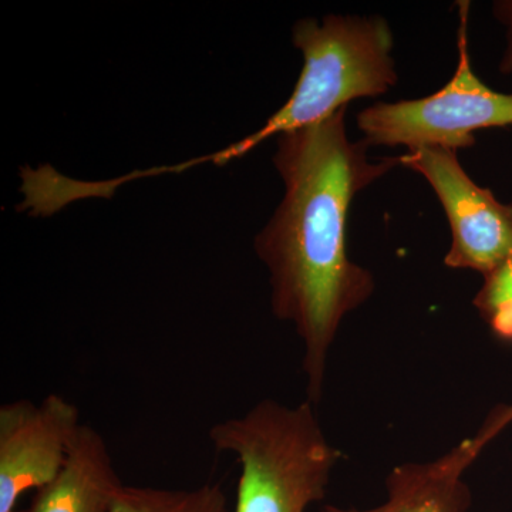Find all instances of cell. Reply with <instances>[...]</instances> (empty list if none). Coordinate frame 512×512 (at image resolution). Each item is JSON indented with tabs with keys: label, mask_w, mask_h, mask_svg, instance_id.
<instances>
[{
	"label": "cell",
	"mask_w": 512,
	"mask_h": 512,
	"mask_svg": "<svg viewBox=\"0 0 512 512\" xmlns=\"http://www.w3.org/2000/svg\"><path fill=\"white\" fill-rule=\"evenodd\" d=\"M476 439L460 441L427 463H404L386 478L387 497L367 510L325 505L320 512H468L473 504L464 474L481 453Z\"/></svg>",
	"instance_id": "7"
},
{
	"label": "cell",
	"mask_w": 512,
	"mask_h": 512,
	"mask_svg": "<svg viewBox=\"0 0 512 512\" xmlns=\"http://www.w3.org/2000/svg\"><path fill=\"white\" fill-rule=\"evenodd\" d=\"M346 109L315 126L278 138L276 170L285 197L255 238L271 274L272 312L292 322L302 340L308 402L318 406L330 348L343 319L375 292L372 272L348 252L350 205L360 191L402 165V157L372 161L365 138L352 141Z\"/></svg>",
	"instance_id": "1"
},
{
	"label": "cell",
	"mask_w": 512,
	"mask_h": 512,
	"mask_svg": "<svg viewBox=\"0 0 512 512\" xmlns=\"http://www.w3.org/2000/svg\"><path fill=\"white\" fill-rule=\"evenodd\" d=\"M473 305L498 339L512 342V254L484 275Z\"/></svg>",
	"instance_id": "10"
},
{
	"label": "cell",
	"mask_w": 512,
	"mask_h": 512,
	"mask_svg": "<svg viewBox=\"0 0 512 512\" xmlns=\"http://www.w3.org/2000/svg\"><path fill=\"white\" fill-rule=\"evenodd\" d=\"M315 407L264 400L211 427L212 446L237 457L241 468L232 512H306L325 500L340 451Z\"/></svg>",
	"instance_id": "3"
},
{
	"label": "cell",
	"mask_w": 512,
	"mask_h": 512,
	"mask_svg": "<svg viewBox=\"0 0 512 512\" xmlns=\"http://www.w3.org/2000/svg\"><path fill=\"white\" fill-rule=\"evenodd\" d=\"M512 421V406L511 407H503V409L495 410L493 416H490V419L487 420V423L484 424L483 429L478 431L476 436V440L480 443L481 447L487 446L491 440L500 433L501 430L504 429L505 426H508Z\"/></svg>",
	"instance_id": "12"
},
{
	"label": "cell",
	"mask_w": 512,
	"mask_h": 512,
	"mask_svg": "<svg viewBox=\"0 0 512 512\" xmlns=\"http://www.w3.org/2000/svg\"><path fill=\"white\" fill-rule=\"evenodd\" d=\"M303 56L302 72L284 106L244 140L212 156L192 160L227 164L254 150L266 138L282 136L329 119L350 101L379 97L397 83L394 39L380 16L329 15L318 22L302 19L292 33Z\"/></svg>",
	"instance_id": "2"
},
{
	"label": "cell",
	"mask_w": 512,
	"mask_h": 512,
	"mask_svg": "<svg viewBox=\"0 0 512 512\" xmlns=\"http://www.w3.org/2000/svg\"><path fill=\"white\" fill-rule=\"evenodd\" d=\"M123 487L103 436L83 424L62 470L22 512H110Z\"/></svg>",
	"instance_id": "8"
},
{
	"label": "cell",
	"mask_w": 512,
	"mask_h": 512,
	"mask_svg": "<svg viewBox=\"0 0 512 512\" xmlns=\"http://www.w3.org/2000/svg\"><path fill=\"white\" fill-rule=\"evenodd\" d=\"M467 15L468 3H461L457 69L443 89L416 100L382 101L357 116L370 146L457 151L476 144V131L512 126V94L491 89L471 69Z\"/></svg>",
	"instance_id": "4"
},
{
	"label": "cell",
	"mask_w": 512,
	"mask_h": 512,
	"mask_svg": "<svg viewBox=\"0 0 512 512\" xmlns=\"http://www.w3.org/2000/svg\"><path fill=\"white\" fill-rule=\"evenodd\" d=\"M82 426L79 409L55 393L0 407V512L59 474Z\"/></svg>",
	"instance_id": "6"
},
{
	"label": "cell",
	"mask_w": 512,
	"mask_h": 512,
	"mask_svg": "<svg viewBox=\"0 0 512 512\" xmlns=\"http://www.w3.org/2000/svg\"><path fill=\"white\" fill-rule=\"evenodd\" d=\"M110 512H231L218 484L188 490L124 485Z\"/></svg>",
	"instance_id": "9"
},
{
	"label": "cell",
	"mask_w": 512,
	"mask_h": 512,
	"mask_svg": "<svg viewBox=\"0 0 512 512\" xmlns=\"http://www.w3.org/2000/svg\"><path fill=\"white\" fill-rule=\"evenodd\" d=\"M493 13L494 18L504 26L505 33H507L505 35L507 37V46H505L498 70L504 76H510L512 74V0L494 2Z\"/></svg>",
	"instance_id": "11"
},
{
	"label": "cell",
	"mask_w": 512,
	"mask_h": 512,
	"mask_svg": "<svg viewBox=\"0 0 512 512\" xmlns=\"http://www.w3.org/2000/svg\"><path fill=\"white\" fill-rule=\"evenodd\" d=\"M402 165L426 178L446 212L451 245L444 264L487 275L512 254V205L471 180L446 148H417L402 156Z\"/></svg>",
	"instance_id": "5"
}]
</instances>
